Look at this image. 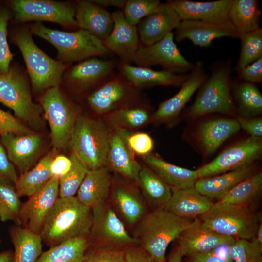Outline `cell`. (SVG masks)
Here are the masks:
<instances>
[{
	"instance_id": "6da1fadb",
	"label": "cell",
	"mask_w": 262,
	"mask_h": 262,
	"mask_svg": "<svg viewBox=\"0 0 262 262\" xmlns=\"http://www.w3.org/2000/svg\"><path fill=\"white\" fill-rule=\"evenodd\" d=\"M92 222V209L76 196L57 199L43 224L40 235L50 247L66 241L88 236Z\"/></svg>"
},
{
	"instance_id": "7a4b0ae2",
	"label": "cell",
	"mask_w": 262,
	"mask_h": 262,
	"mask_svg": "<svg viewBox=\"0 0 262 262\" xmlns=\"http://www.w3.org/2000/svg\"><path fill=\"white\" fill-rule=\"evenodd\" d=\"M195 219L179 217L164 208L153 210L137 223L133 237L156 262H164L169 245Z\"/></svg>"
},
{
	"instance_id": "3957f363",
	"label": "cell",
	"mask_w": 262,
	"mask_h": 262,
	"mask_svg": "<svg viewBox=\"0 0 262 262\" xmlns=\"http://www.w3.org/2000/svg\"><path fill=\"white\" fill-rule=\"evenodd\" d=\"M210 70V76L199 88L195 101L186 112L189 118L196 119L213 113L230 115L236 112L231 91V61L216 62L211 65Z\"/></svg>"
},
{
	"instance_id": "277c9868",
	"label": "cell",
	"mask_w": 262,
	"mask_h": 262,
	"mask_svg": "<svg viewBox=\"0 0 262 262\" xmlns=\"http://www.w3.org/2000/svg\"><path fill=\"white\" fill-rule=\"evenodd\" d=\"M111 131L103 121L78 115L72 131L69 147L72 153L89 170L106 167Z\"/></svg>"
},
{
	"instance_id": "5b68a950",
	"label": "cell",
	"mask_w": 262,
	"mask_h": 262,
	"mask_svg": "<svg viewBox=\"0 0 262 262\" xmlns=\"http://www.w3.org/2000/svg\"><path fill=\"white\" fill-rule=\"evenodd\" d=\"M30 31L53 45L57 50L58 61L63 63L81 62L110 52L102 40L85 30L64 32L36 22L30 26Z\"/></svg>"
},
{
	"instance_id": "8992f818",
	"label": "cell",
	"mask_w": 262,
	"mask_h": 262,
	"mask_svg": "<svg viewBox=\"0 0 262 262\" xmlns=\"http://www.w3.org/2000/svg\"><path fill=\"white\" fill-rule=\"evenodd\" d=\"M13 40L24 59L34 91L40 93L59 86L66 66L47 55L34 43L25 27L16 29Z\"/></svg>"
},
{
	"instance_id": "52a82bcc",
	"label": "cell",
	"mask_w": 262,
	"mask_h": 262,
	"mask_svg": "<svg viewBox=\"0 0 262 262\" xmlns=\"http://www.w3.org/2000/svg\"><path fill=\"white\" fill-rule=\"evenodd\" d=\"M261 216L247 205L216 202L199 219L203 226L217 233L249 240L256 236Z\"/></svg>"
},
{
	"instance_id": "ba28073f",
	"label": "cell",
	"mask_w": 262,
	"mask_h": 262,
	"mask_svg": "<svg viewBox=\"0 0 262 262\" xmlns=\"http://www.w3.org/2000/svg\"><path fill=\"white\" fill-rule=\"evenodd\" d=\"M0 102L28 125L35 128L40 125L42 109L33 102L29 81L20 69L10 67L7 73L0 74Z\"/></svg>"
},
{
	"instance_id": "9c48e42d",
	"label": "cell",
	"mask_w": 262,
	"mask_h": 262,
	"mask_svg": "<svg viewBox=\"0 0 262 262\" xmlns=\"http://www.w3.org/2000/svg\"><path fill=\"white\" fill-rule=\"evenodd\" d=\"M44 117L50 129L52 145L55 150L69 147L73 127L78 117L76 107L56 86L45 91L39 99Z\"/></svg>"
},
{
	"instance_id": "30bf717a",
	"label": "cell",
	"mask_w": 262,
	"mask_h": 262,
	"mask_svg": "<svg viewBox=\"0 0 262 262\" xmlns=\"http://www.w3.org/2000/svg\"><path fill=\"white\" fill-rule=\"evenodd\" d=\"M86 102L93 112L103 115L119 108L143 104L139 89L121 74L114 72L93 89Z\"/></svg>"
},
{
	"instance_id": "8fae6325",
	"label": "cell",
	"mask_w": 262,
	"mask_h": 262,
	"mask_svg": "<svg viewBox=\"0 0 262 262\" xmlns=\"http://www.w3.org/2000/svg\"><path fill=\"white\" fill-rule=\"evenodd\" d=\"M92 222L88 235L89 247L118 248L139 245L108 202L92 209Z\"/></svg>"
},
{
	"instance_id": "7c38bea8",
	"label": "cell",
	"mask_w": 262,
	"mask_h": 262,
	"mask_svg": "<svg viewBox=\"0 0 262 262\" xmlns=\"http://www.w3.org/2000/svg\"><path fill=\"white\" fill-rule=\"evenodd\" d=\"M10 7L17 23L34 21L52 22L69 27H78L76 4L50 0H12Z\"/></svg>"
},
{
	"instance_id": "4fadbf2b",
	"label": "cell",
	"mask_w": 262,
	"mask_h": 262,
	"mask_svg": "<svg viewBox=\"0 0 262 262\" xmlns=\"http://www.w3.org/2000/svg\"><path fill=\"white\" fill-rule=\"evenodd\" d=\"M262 151V138L250 137L244 139L227 147L196 170L198 177L213 176L249 166L260 158Z\"/></svg>"
},
{
	"instance_id": "5bb4252c",
	"label": "cell",
	"mask_w": 262,
	"mask_h": 262,
	"mask_svg": "<svg viewBox=\"0 0 262 262\" xmlns=\"http://www.w3.org/2000/svg\"><path fill=\"white\" fill-rule=\"evenodd\" d=\"M133 62L138 66L147 68L159 65L164 70L177 74L191 72L194 66V64L181 54L175 43L173 32L150 45L140 44Z\"/></svg>"
},
{
	"instance_id": "9a60e30c",
	"label": "cell",
	"mask_w": 262,
	"mask_h": 262,
	"mask_svg": "<svg viewBox=\"0 0 262 262\" xmlns=\"http://www.w3.org/2000/svg\"><path fill=\"white\" fill-rule=\"evenodd\" d=\"M59 178L53 176L40 190L22 203L19 218L21 226L40 234L43 224L59 198Z\"/></svg>"
},
{
	"instance_id": "2e32d148",
	"label": "cell",
	"mask_w": 262,
	"mask_h": 262,
	"mask_svg": "<svg viewBox=\"0 0 262 262\" xmlns=\"http://www.w3.org/2000/svg\"><path fill=\"white\" fill-rule=\"evenodd\" d=\"M111 14L113 27L103 44L110 52L118 57L119 63L131 65L141 44L137 26L126 20L121 10Z\"/></svg>"
},
{
	"instance_id": "e0dca14e",
	"label": "cell",
	"mask_w": 262,
	"mask_h": 262,
	"mask_svg": "<svg viewBox=\"0 0 262 262\" xmlns=\"http://www.w3.org/2000/svg\"><path fill=\"white\" fill-rule=\"evenodd\" d=\"M208 77L200 61L194 66L179 91L171 98L163 101L151 115L152 120L158 123H167L176 118L195 92Z\"/></svg>"
},
{
	"instance_id": "ac0fdd59",
	"label": "cell",
	"mask_w": 262,
	"mask_h": 262,
	"mask_svg": "<svg viewBox=\"0 0 262 262\" xmlns=\"http://www.w3.org/2000/svg\"><path fill=\"white\" fill-rule=\"evenodd\" d=\"M109 197L118 216L130 226L137 225L148 213L139 191L128 180H112Z\"/></svg>"
},
{
	"instance_id": "d6986e66",
	"label": "cell",
	"mask_w": 262,
	"mask_h": 262,
	"mask_svg": "<svg viewBox=\"0 0 262 262\" xmlns=\"http://www.w3.org/2000/svg\"><path fill=\"white\" fill-rule=\"evenodd\" d=\"M129 135V131L124 129L111 131L106 167L137 184L142 166L135 160L134 152L128 144Z\"/></svg>"
},
{
	"instance_id": "ffe728a7",
	"label": "cell",
	"mask_w": 262,
	"mask_h": 262,
	"mask_svg": "<svg viewBox=\"0 0 262 262\" xmlns=\"http://www.w3.org/2000/svg\"><path fill=\"white\" fill-rule=\"evenodd\" d=\"M224 37L239 38L235 29L229 20L222 23H213L200 20H181L174 33L177 42L190 40L200 47H210L215 39Z\"/></svg>"
},
{
	"instance_id": "44dd1931",
	"label": "cell",
	"mask_w": 262,
	"mask_h": 262,
	"mask_svg": "<svg viewBox=\"0 0 262 262\" xmlns=\"http://www.w3.org/2000/svg\"><path fill=\"white\" fill-rule=\"evenodd\" d=\"M0 136V141L13 165L21 174L29 170L41 152L40 135L32 132L24 135L5 133Z\"/></svg>"
},
{
	"instance_id": "7402d4cb",
	"label": "cell",
	"mask_w": 262,
	"mask_h": 262,
	"mask_svg": "<svg viewBox=\"0 0 262 262\" xmlns=\"http://www.w3.org/2000/svg\"><path fill=\"white\" fill-rule=\"evenodd\" d=\"M178 239L179 247L183 256L211 251L222 246H230L236 240L233 237L220 234L205 227L197 218Z\"/></svg>"
},
{
	"instance_id": "603a6c76",
	"label": "cell",
	"mask_w": 262,
	"mask_h": 262,
	"mask_svg": "<svg viewBox=\"0 0 262 262\" xmlns=\"http://www.w3.org/2000/svg\"><path fill=\"white\" fill-rule=\"evenodd\" d=\"M180 21L172 5L167 1L163 3L157 11L143 18L136 25L141 44L148 46L162 40L175 30Z\"/></svg>"
},
{
	"instance_id": "cb8c5ba5",
	"label": "cell",
	"mask_w": 262,
	"mask_h": 262,
	"mask_svg": "<svg viewBox=\"0 0 262 262\" xmlns=\"http://www.w3.org/2000/svg\"><path fill=\"white\" fill-rule=\"evenodd\" d=\"M175 9L181 20H200L213 23L229 21L228 12L232 0L193 1L188 0L167 1Z\"/></svg>"
},
{
	"instance_id": "d4e9b609",
	"label": "cell",
	"mask_w": 262,
	"mask_h": 262,
	"mask_svg": "<svg viewBox=\"0 0 262 262\" xmlns=\"http://www.w3.org/2000/svg\"><path fill=\"white\" fill-rule=\"evenodd\" d=\"M118 64L116 59L90 58L71 67L66 73V79L77 89L94 88L114 72Z\"/></svg>"
},
{
	"instance_id": "484cf974",
	"label": "cell",
	"mask_w": 262,
	"mask_h": 262,
	"mask_svg": "<svg viewBox=\"0 0 262 262\" xmlns=\"http://www.w3.org/2000/svg\"><path fill=\"white\" fill-rule=\"evenodd\" d=\"M118 68L119 73L138 89L159 85L180 87L189 77V74H177L164 69L156 71L119 63Z\"/></svg>"
},
{
	"instance_id": "4316f807",
	"label": "cell",
	"mask_w": 262,
	"mask_h": 262,
	"mask_svg": "<svg viewBox=\"0 0 262 262\" xmlns=\"http://www.w3.org/2000/svg\"><path fill=\"white\" fill-rule=\"evenodd\" d=\"M75 18L80 29L85 30L103 41L114 25L112 14L91 0H77Z\"/></svg>"
},
{
	"instance_id": "83f0119b",
	"label": "cell",
	"mask_w": 262,
	"mask_h": 262,
	"mask_svg": "<svg viewBox=\"0 0 262 262\" xmlns=\"http://www.w3.org/2000/svg\"><path fill=\"white\" fill-rule=\"evenodd\" d=\"M112 177L107 167L89 170L77 192V198L92 209L107 202Z\"/></svg>"
},
{
	"instance_id": "f1b7e54d",
	"label": "cell",
	"mask_w": 262,
	"mask_h": 262,
	"mask_svg": "<svg viewBox=\"0 0 262 262\" xmlns=\"http://www.w3.org/2000/svg\"><path fill=\"white\" fill-rule=\"evenodd\" d=\"M172 196L164 208L182 218L191 219L206 213L213 204L194 187L180 189L171 187Z\"/></svg>"
},
{
	"instance_id": "f546056e",
	"label": "cell",
	"mask_w": 262,
	"mask_h": 262,
	"mask_svg": "<svg viewBox=\"0 0 262 262\" xmlns=\"http://www.w3.org/2000/svg\"><path fill=\"white\" fill-rule=\"evenodd\" d=\"M255 173V167L252 164L215 176L198 178L194 187L201 194L210 199L219 200L234 186Z\"/></svg>"
},
{
	"instance_id": "4dcf8cb0",
	"label": "cell",
	"mask_w": 262,
	"mask_h": 262,
	"mask_svg": "<svg viewBox=\"0 0 262 262\" xmlns=\"http://www.w3.org/2000/svg\"><path fill=\"white\" fill-rule=\"evenodd\" d=\"M240 129L237 119L219 118L204 122L197 131V139L202 149L208 155L214 153L228 138Z\"/></svg>"
},
{
	"instance_id": "1f68e13d",
	"label": "cell",
	"mask_w": 262,
	"mask_h": 262,
	"mask_svg": "<svg viewBox=\"0 0 262 262\" xmlns=\"http://www.w3.org/2000/svg\"><path fill=\"white\" fill-rule=\"evenodd\" d=\"M143 160L147 167L170 187L180 189L192 187L198 179L197 170L175 165L155 155H145Z\"/></svg>"
},
{
	"instance_id": "d6a6232c",
	"label": "cell",
	"mask_w": 262,
	"mask_h": 262,
	"mask_svg": "<svg viewBox=\"0 0 262 262\" xmlns=\"http://www.w3.org/2000/svg\"><path fill=\"white\" fill-rule=\"evenodd\" d=\"M9 234L15 249L13 262H36L42 253L40 234L16 225L9 228Z\"/></svg>"
},
{
	"instance_id": "836d02e7",
	"label": "cell",
	"mask_w": 262,
	"mask_h": 262,
	"mask_svg": "<svg viewBox=\"0 0 262 262\" xmlns=\"http://www.w3.org/2000/svg\"><path fill=\"white\" fill-rule=\"evenodd\" d=\"M231 91L236 112L240 116L256 117L262 113V95L256 84L232 78Z\"/></svg>"
},
{
	"instance_id": "e575fe53",
	"label": "cell",
	"mask_w": 262,
	"mask_h": 262,
	"mask_svg": "<svg viewBox=\"0 0 262 262\" xmlns=\"http://www.w3.org/2000/svg\"><path fill=\"white\" fill-rule=\"evenodd\" d=\"M137 185L144 199L153 210L164 208L171 197V187L147 165L142 167Z\"/></svg>"
},
{
	"instance_id": "d590c367",
	"label": "cell",
	"mask_w": 262,
	"mask_h": 262,
	"mask_svg": "<svg viewBox=\"0 0 262 262\" xmlns=\"http://www.w3.org/2000/svg\"><path fill=\"white\" fill-rule=\"evenodd\" d=\"M261 10L257 0H232L228 19L239 37L259 28Z\"/></svg>"
},
{
	"instance_id": "8d00e7d4",
	"label": "cell",
	"mask_w": 262,
	"mask_h": 262,
	"mask_svg": "<svg viewBox=\"0 0 262 262\" xmlns=\"http://www.w3.org/2000/svg\"><path fill=\"white\" fill-rule=\"evenodd\" d=\"M55 156L54 151L49 152L32 169L18 176L15 186L20 197L32 196L52 178L50 164Z\"/></svg>"
},
{
	"instance_id": "74e56055",
	"label": "cell",
	"mask_w": 262,
	"mask_h": 262,
	"mask_svg": "<svg viewBox=\"0 0 262 262\" xmlns=\"http://www.w3.org/2000/svg\"><path fill=\"white\" fill-rule=\"evenodd\" d=\"M88 236L64 242L41 253L36 262H82L89 247Z\"/></svg>"
},
{
	"instance_id": "f35d334b",
	"label": "cell",
	"mask_w": 262,
	"mask_h": 262,
	"mask_svg": "<svg viewBox=\"0 0 262 262\" xmlns=\"http://www.w3.org/2000/svg\"><path fill=\"white\" fill-rule=\"evenodd\" d=\"M113 130L140 128L151 119L148 107L144 103L116 109L104 115Z\"/></svg>"
},
{
	"instance_id": "ab89813d",
	"label": "cell",
	"mask_w": 262,
	"mask_h": 262,
	"mask_svg": "<svg viewBox=\"0 0 262 262\" xmlns=\"http://www.w3.org/2000/svg\"><path fill=\"white\" fill-rule=\"evenodd\" d=\"M262 188V173H255L234 186L217 203L248 206L260 194Z\"/></svg>"
},
{
	"instance_id": "60d3db41",
	"label": "cell",
	"mask_w": 262,
	"mask_h": 262,
	"mask_svg": "<svg viewBox=\"0 0 262 262\" xmlns=\"http://www.w3.org/2000/svg\"><path fill=\"white\" fill-rule=\"evenodd\" d=\"M21 204L15 185L7 180H0V220L12 221L21 226L19 213Z\"/></svg>"
},
{
	"instance_id": "b9f144b4",
	"label": "cell",
	"mask_w": 262,
	"mask_h": 262,
	"mask_svg": "<svg viewBox=\"0 0 262 262\" xmlns=\"http://www.w3.org/2000/svg\"><path fill=\"white\" fill-rule=\"evenodd\" d=\"M241 49L239 57L234 68L235 71L240 69L262 57V29L241 35Z\"/></svg>"
},
{
	"instance_id": "7bdbcfd3",
	"label": "cell",
	"mask_w": 262,
	"mask_h": 262,
	"mask_svg": "<svg viewBox=\"0 0 262 262\" xmlns=\"http://www.w3.org/2000/svg\"><path fill=\"white\" fill-rule=\"evenodd\" d=\"M70 158L72 163L71 169L59 178V197L61 198L74 196L89 170L87 166L73 153H71Z\"/></svg>"
},
{
	"instance_id": "ee69618b",
	"label": "cell",
	"mask_w": 262,
	"mask_h": 262,
	"mask_svg": "<svg viewBox=\"0 0 262 262\" xmlns=\"http://www.w3.org/2000/svg\"><path fill=\"white\" fill-rule=\"evenodd\" d=\"M229 254L233 262H262V246L255 237L236 240L229 246Z\"/></svg>"
},
{
	"instance_id": "f6af8a7d",
	"label": "cell",
	"mask_w": 262,
	"mask_h": 262,
	"mask_svg": "<svg viewBox=\"0 0 262 262\" xmlns=\"http://www.w3.org/2000/svg\"><path fill=\"white\" fill-rule=\"evenodd\" d=\"M162 3L159 0H127L122 12L126 20L136 26L143 18L157 11Z\"/></svg>"
},
{
	"instance_id": "bcb514c9",
	"label": "cell",
	"mask_w": 262,
	"mask_h": 262,
	"mask_svg": "<svg viewBox=\"0 0 262 262\" xmlns=\"http://www.w3.org/2000/svg\"><path fill=\"white\" fill-rule=\"evenodd\" d=\"M8 8L0 6V74L7 73L14 55L11 53L7 42V25L12 16Z\"/></svg>"
},
{
	"instance_id": "7dc6e473",
	"label": "cell",
	"mask_w": 262,
	"mask_h": 262,
	"mask_svg": "<svg viewBox=\"0 0 262 262\" xmlns=\"http://www.w3.org/2000/svg\"><path fill=\"white\" fill-rule=\"evenodd\" d=\"M92 248L88 252H86L82 262H125L124 250L118 248Z\"/></svg>"
},
{
	"instance_id": "c3c4849f",
	"label": "cell",
	"mask_w": 262,
	"mask_h": 262,
	"mask_svg": "<svg viewBox=\"0 0 262 262\" xmlns=\"http://www.w3.org/2000/svg\"><path fill=\"white\" fill-rule=\"evenodd\" d=\"M31 130L10 112L0 109V134L13 133L16 134H28L32 133Z\"/></svg>"
},
{
	"instance_id": "681fc988",
	"label": "cell",
	"mask_w": 262,
	"mask_h": 262,
	"mask_svg": "<svg viewBox=\"0 0 262 262\" xmlns=\"http://www.w3.org/2000/svg\"><path fill=\"white\" fill-rule=\"evenodd\" d=\"M128 142L134 153L144 156L149 154L154 147L152 138L144 132L130 134Z\"/></svg>"
},
{
	"instance_id": "f907efd6",
	"label": "cell",
	"mask_w": 262,
	"mask_h": 262,
	"mask_svg": "<svg viewBox=\"0 0 262 262\" xmlns=\"http://www.w3.org/2000/svg\"><path fill=\"white\" fill-rule=\"evenodd\" d=\"M236 71L237 78L253 83L262 82V57Z\"/></svg>"
},
{
	"instance_id": "816d5d0a",
	"label": "cell",
	"mask_w": 262,
	"mask_h": 262,
	"mask_svg": "<svg viewBox=\"0 0 262 262\" xmlns=\"http://www.w3.org/2000/svg\"><path fill=\"white\" fill-rule=\"evenodd\" d=\"M18 176L0 140V180L16 183Z\"/></svg>"
},
{
	"instance_id": "f5cc1de1",
	"label": "cell",
	"mask_w": 262,
	"mask_h": 262,
	"mask_svg": "<svg viewBox=\"0 0 262 262\" xmlns=\"http://www.w3.org/2000/svg\"><path fill=\"white\" fill-rule=\"evenodd\" d=\"M240 128L243 129L250 137L262 138V119L260 117L247 118L238 116L237 119Z\"/></svg>"
},
{
	"instance_id": "db71d44e",
	"label": "cell",
	"mask_w": 262,
	"mask_h": 262,
	"mask_svg": "<svg viewBox=\"0 0 262 262\" xmlns=\"http://www.w3.org/2000/svg\"><path fill=\"white\" fill-rule=\"evenodd\" d=\"M125 262H156L142 247L135 245L125 248Z\"/></svg>"
},
{
	"instance_id": "11a10c76",
	"label": "cell",
	"mask_w": 262,
	"mask_h": 262,
	"mask_svg": "<svg viewBox=\"0 0 262 262\" xmlns=\"http://www.w3.org/2000/svg\"><path fill=\"white\" fill-rule=\"evenodd\" d=\"M72 164L70 157L63 155L55 156L50 164V171L52 176L59 178L63 176L70 170Z\"/></svg>"
},
{
	"instance_id": "9f6ffc18",
	"label": "cell",
	"mask_w": 262,
	"mask_h": 262,
	"mask_svg": "<svg viewBox=\"0 0 262 262\" xmlns=\"http://www.w3.org/2000/svg\"><path fill=\"white\" fill-rule=\"evenodd\" d=\"M192 262H233L230 257H225L214 250L190 256Z\"/></svg>"
},
{
	"instance_id": "6f0895ef",
	"label": "cell",
	"mask_w": 262,
	"mask_h": 262,
	"mask_svg": "<svg viewBox=\"0 0 262 262\" xmlns=\"http://www.w3.org/2000/svg\"><path fill=\"white\" fill-rule=\"evenodd\" d=\"M92 2L105 8L106 7H115L123 9L126 0H90Z\"/></svg>"
},
{
	"instance_id": "680465c9",
	"label": "cell",
	"mask_w": 262,
	"mask_h": 262,
	"mask_svg": "<svg viewBox=\"0 0 262 262\" xmlns=\"http://www.w3.org/2000/svg\"><path fill=\"white\" fill-rule=\"evenodd\" d=\"M183 256L180 249L178 247L164 262H182Z\"/></svg>"
},
{
	"instance_id": "91938a15",
	"label": "cell",
	"mask_w": 262,
	"mask_h": 262,
	"mask_svg": "<svg viewBox=\"0 0 262 262\" xmlns=\"http://www.w3.org/2000/svg\"><path fill=\"white\" fill-rule=\"evenodd\" d=\"M13 252L8 250L0 252V262H13Z\"/></svg>"
},
{
	"instance_id": "94428289",
	"label": "cell",
	"mask_w": 262,
	"mask_h": 262,
	"mask_svg": "<svg viewBox=\"0 0 262 262\" xmlns=\"http://www.w3.org/2000/svg\"><path fill=\"white\" fill-rule=\"evenodd\" d=\"M259 244L262 246V220L261 216L257 228V232L255 237Z\"/></svg>"
},
{
	"instance_id": "6125c7cd",
	"label": "cell",
	"mask_w": 262,
	"mask_h": 262,
	"mask_svg": "<svg viewBox=\"0 0 262 262\" xmlns=\"http://www.w3.org/2000/svg\"><path fill=\"white\" fill-rule=\"evenodd\" d=\"M1 239L0 238V244L1 243Z\"/></svg>"
}]
</instances>
